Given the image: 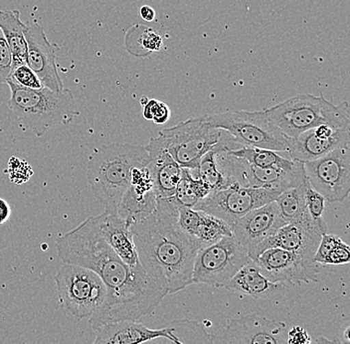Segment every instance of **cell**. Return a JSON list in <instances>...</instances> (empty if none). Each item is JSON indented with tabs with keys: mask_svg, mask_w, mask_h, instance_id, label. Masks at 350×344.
Instances as JSON below:
<instances>
[{
	"mask_svg": "<svg viewBox=\"0 0 350 344\" xmlns=\"http://www.w3.org/2000/svg\"><path fill=\"white\" fill-rule=\"evenodd\" d=\"M58 257L64 264L76 265L97 274L107 288L104 306L89 319L93 330L103 324L137 321L150 315L168 295L159 282L148 277L142 266L124 264L103 238L97 216L56 239Z\"/></svg>",
	"mask_w": 350,
	"mask_h": 344,
	"instance_id": "obj_1",
	"label": "cell"
},
{
	"mask_svg": "<svg viewBox=\"0 0 350 344\" xmlns=\"http://www.w3.org/2000/svg\"><path fill=\"white\" fill-rule=\"evenodd\" d=\"M179 207L174 197L159 199L148 218L131 225L139 263L148 277L174 295L192 282L199 248L177 222Z\"/></svg>",
	"mask_w": 350,
	"mask_h": 344,
	"instance_id": "obj_2",
	"label": "cell"
},
{
	"mask_svg": "<svg viewBox=\"0 0 350 344\" xmlns=\"http://www.w3.org/2000/svg\"><path fill=\"white\" fill-rule=\"evenodd\" d=\"M150 161L144 146L116 142L95 150L88 163L87 178L105 211L117 214L120 199L130 185L133 168L146 166Z\"/></svg>",
	"mask_w": 350,
	"mask_h": 344,
	"instance_id": "obj_3",
	"label": "cell"
},
{
	"mask_svg": "<svg viewBox=\"0 0 350 344\" xmlns=\"http://www.w3.org/2000/svg\"><path fill=\"white\" fill-rule=\"evenodd\" d=\"M6 84L10 89L11 111L37 137H43L48 129L55 126L71 124L80 114L73 93L69 89L60 92L45 87L28 89L10 80Z\"/></svg>",
	"mask_w": 350,
	"mask_h": 344,
	"instance_id": "obj_4",
	"label": "cell"
},
{
	"mask_svg": "<svg viewBox=\"0 0 350 344\" xmlns=\"http://www.w3.org/2000/svg\"><path fill=\"white\" fill-rule=\"evenodd\" d=\"M265 111L284 137H297L321 124L350 131L349 103L336 106L325 98L323 94L319 97L301 94L265 109Z\"/></svg>",
	"mask_w": 350,
	"mask_h": 344,
	"instance_id": "obj_5",
	"label": "cell"
},
{
	"mask_svg": "<svg viewBox=\"0 0 350 344\" xmlns=\"http://www.w3.org/2000/svg\"><path fill=\"white\" fill-rule=\"evenodd\" d=\"M55 282L61 306L79 321L92 319L104 306L106 286L91 269L64 264L57 271Z\"/></svg>",
	"mask_w": 350,
	"mask_h": 344,
	"instance_id": "obj_6",
	"label": "cell"
},
{
	"mask_svg": "<svg viewBox=\"0 0 350 344\" xmlns=\"http://www.w3.org/2000/svg\"><path fill=\"white\" fill-rule=\"evenodd\" d=\"M213 128L225 131L236 144L251 148L286 153V137L267 116L257 111H229L204 116Z\"/></svg>",
	"mask_w": 350,
	"mask_h": 344,
	"instance_id": "obj_7",
	"label": "cell"
},
{
	"mask_svg": "<svg viewBox=\"0 0 350 344\" xmlns=\"http://www.w3.org/2000/svg\"><path fill=\"white\" fill-rule=\"evenodd\" d=\"M222 135L223 131L210 126L203 116L164 129L154 139L181 168L196 170L203 155L217 148Z\"/></svg>",
	"mask_w": 350,
	"mask_h": 344,
	"instance_id": "obj_8",
	"label": "cell"
},
{
	"mask_svg": "<svg viewBox=\"0 0 350 344\" xmlns=\"http://www.w3.org/2000/svg\"><path fill=\"white\" fill-rule=\"evenodd\" d=\"M215 151L219 168L232 184L284 192L306 181L303 162H299L293 170H284L275 166L258 168L244 159L229 155L225 150L216 148Z\"/></svg>",
	"mask_w": 350,
	"mask_h": 344,
	"instance_id": "obj_9",
	"label": "cell"
},
{
	"mask_svg": "<svg viewBox=\"0 0 350 344\" xmlns=\"http://www.w3.org/2000/svg\"><path fill=\"white\" fill-rule=\"evenodd\" d=\"M250 261L246 250L233 236L224 237L215 244L199 250L194 261L192 282L224 288Z\"/></svg>",
	"mask_w": 350,
	"mask_h": 344,
	"instance_id": "obj_10",
	"label": "cell"
},
{
	"mask_svg": "<svg viewBox=\"0 0 350 344\" xmlns=\"http://www.w3.org/2000/svg\"><path fill=\"white\" fill-rule=\"evenodd\" d=\"M281 194L279 190L245 187L233 183L224 189L212 191L193 208L222 219L232 229L241 217L273 202Z\"/></svg>",
	"mask_w": 350,
	"mask_h": 344,
	"instance_id": "obj_11",
	"label": "cell"
},
{
	"mask_svg": "<svg viewBox=\"0 0 350 344\" xmlns=\"http://www.w3.org/2000/svg\"><path fill=\"white\" fill-rule=\"evenodd\" d=\"M308 183L328 202H343L350 194L349 146L304 163Z\"/></svg>",
	"mask_w": 350,
	"mask_h": 344,
	"instance_id": "obj_12",
	"label": "cell"
},
{
	"mask_svg": "<svg viewBox=\"0 0 350 344\" xmlns=\"http://www.w3.org/2000/svg\"><path fill=\"white\" fill-rule=\"evenodd\" d=\"M327 231V224L325 220H314L308 212H306L299 222L284 225L272 237L262 242L256 249L251 261H255L265 250L281 248L293 252L306 260L314 262V257L321 243V237Z\"/></svg>",
	"mask_w": 350,
	"mask_h": 344,
	"instance_id": "obj_13",
	"label": "cell"
},
{
	"mask_svg": "<svg viewBox=\"0 0 350 344\" xmlns=\"http://www.w3.org/2000/svg\"><path fill=\"white\" fill-rule=\"evenodd\" d=\"M253 262L275 284L295 286L319 280V265L281 248L265 250Z\"/></svg>",
	"mask_w": 350,
	"mask_h": 344,
	"instance_id": "obj_14",
	"label": "cell"
},
{
	"mask_svg": "<svg viewBox=\"0 0 350 344\" xmlns=\"http://www.w3.org/2000/svg\"><path fill=\"white\" fill-rule=\"evenodd\" d=\"M190 319H177L163 328H150L137 321H118L103 324L97 330L93 344H142L159 337L183 341L189 328Z\"/></svg>",
	"mask_w": 350,
	"mask_h": 344,
	"instance_id": "obj_15",
	"label": "cell"
},
{
	"mask_svg": "<svg viewBox=\"0 0 350 344\" xmlns=\"http://www.w3.org/2000/svg\"><path fill=\"white\" fill-rule=\"evenodd\" d=\"M288 324L261 315H241L231 319L221 344H288Z\"/></svg>",
	"mask_w": 350,
	"mask_h": 344,
	"instance_id": "obj_16",
	"label": "cell"
},
{
	"mask_svg": "<svg viewBox=\"0 0 350 344\" xmlns=\"http://www.w3.org/2000/svg\"><path fill=\"white\" fill-rule=\"evenodd\" d=\"M284 225L279 207L273 201L241 217L232 227V234L251 259L256 249Z\"/></svg>",
	"mask_w": 350,
	"mask_h": 344,
	"instance_id": "obj_17",
	"label": "cell"
},
{
	"mask_svg": "<svg viewBox=\"0 0 350 344\" xmlns=\"http://www.w3.org/2000/svg\"><path fill=\"white\" fill-rule=\"evenodd\" d=\"M27 42L26 64L36 74L43 87L54 92L62 91L63 82L56 64V51L49 42L42 26L36 21L28 22L25 30Z\"/></svg>",
	"mask_w": 350,
	"mask_h": 344,
	"instance_id": "obj_18",
	"label": "cell"
},
{
	"mask_svg": "<svg viewBox=\"0 0 350 344\" xmlns=\"http://www.w3.org/2000/svg\"><path fill=\"white\" fill-rule=\"evenodd\" d=\"M157 202L159 197L148 166L135 168L131 172L130 185L120 199L117 214L131 226L152 214Z\"/></svg>",
	"mask_w": 350,
	"mask_h": 344,
	"instance_id": "obj_19",
	"label": "cell"
},
{
	"mask_svg": "<svg viewBox=\"0 0 350 344\" xmlns=\"http://www.w3.org/2000/svg\"><path fill=\"white\" fill-rule=\"evenodd\" d=\"M288 157L303 162L316 161L339 146H349L350 131H341L332 137H325L316 129H308L295 137H286Z\"/></svg>",
	"mask_w": 350,
	"mask_h": 344,
	"instance_id": "obj_20",
	"label": "cell"
},
{
	"mask_svg": "<svg viewBox=\"0 0 350 344\" xmlns=\"http://www.w3.org/2000/svg\"><path fill=\"white\" fill-rule=\"evenodd\" d=\"M97 218L103 238L118 257L131 268L142 266L130 225L117 214H109L107 211Z\"/></svg>",
	"mask_w": 350,
	"mask_h": 344,
	"instance_id": "obj_21",
	"label": "cell"
},
{
	"mask_svg": "<svg viewBox=\"0 0 350 344\" xmlns=\"http://www.w3.org/2000/svg\"><path fill=\"white\" fill-rule=\"evenodd\" d=\"M144 148L150 157L148 168L152 175L157 197L159 199L170 198L174 196L180 181L183 168L167 151L157 144L154 137Z\"/></svg>",
	"mask_w": 350,
	"mask_h": 344,
	"instance_id": "obj_22",
	"label": "cell"
},
{
	"mask_svg": "<svg viewBox=\"0 0 350 344\" xmlns=\"http://www.w3.org/2000/svg\"><path fill=\"white\" fill-rule=\"evenodd\" d=\"M288 286L275 284L265 277L253 261L242 269L227 282L224 289L237 295H246L254 299H267L283 291Z\"/></svg>",
	"mask_w": 350,
	"mask_h": 344,
	"instance_id": "obj_23",
	"label": "cell"
},
{
	"mask_svg": "<svg viewBox=\"0 0 350 344\" xmlns=\"http://www.w3.org/2000/svg\"><path fill=\"white\" fill-rule=\"evenodd\" d=\"M0 30L10 47L12 57V69L26 64L27 42L25 38L26 24L21 19L18 10H0Z\"/></svg>",
	"mask_w": 350,
	"mask_h": 344,
	"instance_id": "obj_24",
	"label": "cell"
},
{
	"mask_svg": "<svg viewBox=\"0 0 350 344\" xmlns=\"http://www.w3.org/2000/svg\"><path fill=\"white\" fill-rule=\"evenodd\" d=\"M216 148L225 150L229 155L244 159L245 161L258 168L275 166L284 170H293L299 163V161H292L290 157L286 159L277 151L265 150V148H251V146H243L240 144H236L233 148H229L224 146L222 139Z\"/></svg>",
	"mask_w": 350,
	"mask_h": 344,
	"instance_id": "obj_25",
	"label": "cell"
},
{
	"mask_svg": "<svg viewBox=\"0 0 350 344\" xmlns=\"http://www.w3.org/2000/svg\"><path fill=\"white\" fill-rule=\"evenodd\" d=\"M211 189L197 176L196 170L183 168L180 181L174 195V202L179 208L191 207L211 194Z\"/></svg>",
	"mask_w": 350,
	"mask_h": 344,
	"instance_id": "obj_26",
	"label": "cell"
},
{
	"mask_svg": "<svg viewBox=\"0 0 350 344\" xmlns=\"http://www.w3.org/2000/svg\"><path fill=\"white\" fill-rule=\"evenodd\" d=\"M308 181L295 188L284 190L275 199V203L279 207L280 214L286 224L299 222L306 212V188Z\"/></svg>",
	"mask_w": 350,
	"mask_h": 344,
	"instance_id": "obj_27",
	"label": "cell"
},
{
	"mask_svg": "<svg viewBox=\"0 0 350 344\" xmlns=\"http://www.w3.org/2000/svg\"><path fill=\"white\" fill-rule=\"evenodd\" d=\"M200 211V210H199ZM233 236L231 227L222 219L200 211V218L191 238L203 249L215 244L224 237Z\"/></svg>",
	"mask_w": 350,
	"mask_h": 344,
	"instance_id": "obj_28",
	"label": "cell"
},
{
	"mask_svg": "<svg viewBox=\"0 0 350 344\" xmlns=\"http://www.w3.org/2000/svg\"><path fill=\"white\" fill-rule=\"evenodd\" d=\"M314 263L321 266L345 265L350 262V247L338 236L323 234L314 257Z\"/></svg>",
	"mask_w": 350,
	"mask_h": 344,
	"instance_id": "obj_29",
	"label": "cell"
},
{
	"mask_svg": "<svg viewBox=\"0 0 350 344\" xmlns=\"http://www.w3.org/2000/svg\"><path fill=\"white\" fill-rule=\"evenodd\" d=\"M196 170L197 176L203 181L211 191H217L232 185L228 178L223 174L216 161L215 150L208 151L203 155L198 168Z\"/></svg>",
	"mask_w": 350,
	"mask_h": 344,
	"instance_id": "obj_30",
	"label": "cell"
},
{
	"mask_svg": "<svg viewBox=\"0 0 350 344\" xmlns=\"http://www.w3.org/2000/svg\"><path fill=\"white\" fill-rule=\"evenodd\" d=\"M142 344H215V341L213 335L207 332L202 324L199 323L198 321H191L183 341L179 343L170 341L165 337H159Z\"/></svg>",
	"mask_w": 350,
	"mask_h": 344,
	"instance_id": "obj_31",
	"label": "cell"
},
{
	"mask_svg": "<svg viewBox=\"0 0 350 344\" xmlns=\"http://www.w3.org/2000/svg\"><path fill=\"white\" fill-rule=\"evenodd\" d=\"M141 104L144 118L157 126L165 124L172 117V111H170V107L161 101L142 97Z\"/></svg>",
	"mask_w": 350,
	"mask_h": 344,
	"instance_id": "obj_32",
	"label": "cell"
},
{
	"mask_svg": "<svg viewBox=\"0 0 350 344\" xmlns=\"http://www.w3.org/2000/svg\"><path fill=\"white\" fill-rule=\"evenodd\" d=\"M8 80L28 89L38 90L44 88L38 77L28 67L27 64L13 68Z\"/></svg>",
	"mask_w": 350,
	"mask_h": 344,
	"instance_id": "obj_33",
	"label": "cell"
},
{
	"mask_svg": "<svg viewBox=\"0 0 350 344\" xmlns=\"http://www.w3.org/2000/svg\"><path fill=\"white\" fill-rule=\"evenodd\" d=\"M306 210L314 220L323 221L325 199L308 183L306 188Z\"/></svg>",
	"mask_w": 350,
	"mask_h": 344,
	"instance_id": "obj_34",
	"label": "cell"
},
{
	"mask_svg": "<svg viewBox=\"0 0 350 344\" xmlns=\"http://www.w3.org/2000/svg\"><path fill=\"white\" fill-rule=\"evenodd\" d=\"M8 173L11 183L22 184L29 181L33 175V170L28 162L22 161L18 157H12L8 162Z\"/></svg>",
	"mask_w": 350,
	"mask_h": 344,
	"instance_id": "obj_35",
	"label": "cell"
},
{
	"mask_svg": "<svg viewBox=\"0 0 350 344\" xmlns=\"http://www.w3.org/2000/svg\"><path fill=\"white\" fill-rule=\"evenodd\" d=\"M12 71V57L10 47L0 30V84L8 82Z\"/></svg>",
	"mask_w": 350,
	"mask_h": 344,
	"instance_id": "obj_36",
	"label": "cell"
},
{
	"mask_svg": "<svg viewBox=\"0 0 350 344\" xmlns=\"http://www.w3.org/2000/svg\"><path fill=\"white\" fill-rule=\"evenodd\" d=\"M142 37H144L142 39V47L148 53L153 51H159L161 48L163 47V39H161L159 34L152 31V30H146Z\"/></svg>",
	"mask_w": 350,
	"mask_h": 344,
	"instance_id": "obj_37",
	"label": "cell"
},
{
	"mask_svg": "<svg viewBox=\"0 0 350 344\" xmlns=\"http://www.w3.org/2000/svg\"><path fill=\"white\" fill-rule=\"evenodd\" d=\"M286 343L288 344H312V337L301 326H293L292 328H288Z\"/></svg>",
	"mask_w": 350,
	"mask_h": 344,
	"instance_id": "obj_38",
	"label": "cell"
},
{
	"mask_svg": "<svg viewBox=\"0 0 350 344\" xmlns=\"http://www.w3.org/2000/svg\"><path fill=\"white\" fill-rule=\"evenodd\" d=\"M11 215V208L8 201L0 198V225L8 222Z\"/></svg>",
	"mask_w": 350,
	"mask_h": 344,
	"instance_id": "obj_39",
	"label": "cell"
},
{
	"mask_svg": "<svg viewBox=\"0 0 350 344\" xmlns=\"http://www.w3.org/2000/svg\"><path fill=\"white\" fill-rule=\"evenodd\" d=\"M139 13H141V17L144 21L152 22L155 19V11L150 6H142Z\"/></svg>",
	"mask_w": 350,
	"mask_h": 344,
	"instance_id": "obj_40",
	"label": "cell"
},
{
	"mask_svg": "<svg viewBox=\"0 0 350 344\" xmlns=\"http://www.w3.org/2000/svg\"><path fill=\"white\" fill-rule=\"evenodd\" d=\"M314 344H343L339 339H328L327 337H317Z\"/></svg>",
	"mask_w": 350,
	"mask_h": 344,
	"instance_id": "obj_41",
	"label": "cell"
},
{
	"mask_svg": "<svg viewBox=\"0 0 350 344\" xmlns=\"http://www.w3.org/2000/svg\"><path fill=\"white\" fill-rule=\"evenodd\" d=\"M343 344H349V326L347 324L345 326V330H343L342 336L339 339Z\"/></svg>",
	"mask_w": 350,
	"mask_h": 344,
	"instance_id": "obj_42",
	"label": "cell"
}]
</instances>
